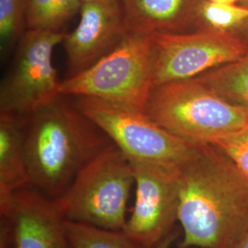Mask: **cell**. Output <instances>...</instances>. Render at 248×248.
I'll list each match as a JSON object with an SVG mask.
<instances>
[{
  "instance_id": "d6986e66",
  "label": "cell",
  "mask_w": 248,
  "mask_h": 248,
  "mask_svg": "<svg viewBox=\"0 0 248 248\" xmlns=\"http://www.w3.org/2000/svg\"><path fill=\"white\" fill-rule=\"evenodd\" d=\"M234 164L248 178V127L211 143Z\"/></svg>"
},
{
  "instance_id": "30bf717a",
  "label": "cell",
  "mask_w": 248,
  "mask_h": 248,
  "mask_svg": "<svg viewBox=\"0 0 248 248\" xmlns=\"http://www.w3.org/2000/svg\"><path fill=\"white\" fill-rule=\"evenodd\" d=\"M0 248H70L54 199L31 186L0 202Z\"/></svg>"
},
{
  "instance_id": "603a6c76",
  "label": "cell",
  "mask_w": 248,
  "mask_h": 248,
  "mask_svg": "<svg viewBox=\"0 0 248 248\" xmlns=\"http://www.w3.org/2000/svg\"><path fill=\"white\" fill-rule=\"evenodd\" d=\"M80 2L82 3V4H84V3H88V2H91V1H95V0H79Z\"/></svg>"
},
{
  "instance_id": "2e32d148",
  "label": "cell",
  "mask_w": 248,
  "mask_h": 248,
  "mask_svg": "<svg viewBox=\"0 0 248 248\" xmlns=\"http://www.w3.org/2000/svg\"><path fill=\"white\" fill-rule=\"evenodd\" d=\"M65 232L70 248H147L123 231L65 221Z\"/></svg>"
},
{
  "instance_id": "e0dca14e",
  "label": "cell",
  "mask_w": 248,
  "mask_h": 248,
  "mask_svg": "<svg viewBox=\"0 0 248 248\" xmlns=\"http://www.w3.org/2000/svg\"><path fill=\"white\" fill-rule=\"evenodd\" d=\"M27 31L25 0H0V52L9 57Z\"/></svg>"
},
{
  "instance_id": "8fae6325",
  "label": "cell",
  "mask_w": 248,
  "mask_h": 248,
  "mask_svg": "<svg viewBox=\"0 0 248 248\" xmlns=\"http://www.w3.org/2000/svg\"><path fill=\"white\" fill-rule=\"evenodd\" d=\"M79 22L62 42L67 78L85 71L120 45L128 31L120 0H95L82 4Z\"/></svg>"
},
{
  "instance_id": "277c9868",
  "label": "cell",
  "mask_w": 248,
  "mask_h": 248,
  "mask_svg": "<svg viewBox=\"0 0 248 248\" xmlns=\"http://www.w3.org/2000/svg\"><path fill=\"white\" fill-rule=\"evenodd\" d=\"M133 184L131 161L112 143L80 169L54 201L65 221L124 231Z\"/></svg>"
},
{
  "instance_id": "44dd1931",
  "label": "cell",
  "mask_w": 248,
  "mask_h": 248,
  "mask_svg": "<svg viewBox=\"0 0 248 248\" xmlns=\"http://www.w3.org/2000/svg\"><path fill=\"white\" fill-rule=\"evenodd\" d=\"M231 248H248V231Z\"/></svg>"
},
{
  "instance_id": "6da1fadb",
  "label": "cell",
  "mask_w": 248,
  "mask_h": 248,
  "mask_svg": "<svg viewBox=\"0 0 248 248\" xmlns=\"http://www.w3.org/2000/svg\"><path fill=\"white\" fill-rule=\"evenodd\" d=\"M180 248H231L248 231V178L211 144L178 167Z\"/></svg>"
},
{
  "instance_id": "9a60e30c",
  "label": "cell",
  "mask_w": 248,
  "mask_h": 248,
  "mask_svg": "<svg viewBox=\"0 0 248 248\" xmlns=\"http://www.w3.org/2000/svg\"><path fill=\"white\" fill-rule=\"evenodd\" d=\"M81 7L79 0H25L27 31H62Z\"/></svg>"
},
{
  "instance_id": "5bb4252c",
  "label": "cell",
  "mask_w": 248,
  "mask_h": 248,
  "mask_svg": "<svg viewBox=\"0 0 248 248\" xmlns=\"http://www.w3.org/2000/svg\"><path fill=\"white\" fill-rule=\"evenodd\" d=\"M197 78L226 100L248 108V53Z\"/></svg>"
},
{
  "instance_id": "3957f363",
  "label": "cell",
  "mask_w": 248,
  "mask_h": 248,
  "mask_svg": "<svg viewBox=\"0 0 248 248\" xmlns=\"http://www.w3.org/2000/svg\"><path fill=\"white\" fill-rule=\"evenodd\" d=\"M145 113L161 127L198 144L248 127V108L226 100L197 78L155 88Z\"/></svg>"
},
{
  "instance_id": "7c38bea8",
  "label": "cell",
  "mask_w": 248,
  "mask_h": 248,
  "mask_svg": "<svg viewBox=\"0 0 248 248\" xmlns=\"http://www.w3.org/2000/svg\"><path fill=\"white\" fill-rule=\"evenodd\" d=\"M128 33L175 31L194 20L196 0H120Z\"/></svg>"
},
{
  "instance_id": "52a82bcc",
  "label": "cell",
  "mask_w": 248,
  "mask_h": 248,
  "mask_svg": "<svg viewBox=\"0 0 248 248\" xmlns=\"http://www.w3.org/2000/svg\"><path fill=\"white\" fill-rule=\"evenodd\" d=\"M65 36L64 31H27L1 83L0 112L30 115L62 96L53 53Z\"/></svg>"
},
{
  "instance_id": "9c48e42d",
  "label": "cell",
  "mask_w": 248,
  "mask_h": 248,
  "mask_svg": "<svg viewBox=\"0 0 248 248\" xmlns=\"http://www.w3.org/2000/svg\"><path fill=\"white\" fill-rule=\"evenodd\" d=\"M130 161L136 192L123 232L143 247L154 248L178 221V167Z\"/></svg>"
},
{
  "instance_id": "7a4b0ae2",
  "label": "cell",
  "mask_w": 248,
  "mask_h": 248,
  "mask_svg": "<svg viewBox=\"0 0 248 248\" xmlns=\"http://www.w3.org/2000/svg\"><path fill=\"white\" fill-rule=\"evenodd\" d=\"M63 98L21 116L30 186L52 199L62 195L80 169L113 143Z\"/></svg>"
},
{
  "instance_id": "5b68a950",
  "label": "cell",
  "mask_w": 248,
  "mask_h": 248,
  "mask_svg": "<svg viewBox=\"0 0 248 248\" xmlns=\"http://www.w3.org/2000/svg\"><path fill=\"white\" fill-rule=\"evenodd\" d=\"M154 89L152 34L128 33L96 63L61 81L60 94L99 98L145 112Z\"/></svg>"
},
{
  "instance_id": "ac0fdd59",
  "label": "cell",
  "mask_w": 248,
  "mask_h": 248,
  "mask_svg": "<svg viewBox=\"0 0 248 248\" xmlns=\"http://www.w3.org/2000/svg\"><path fill=\"white\" fill-rule=\"evenodd\" d=\"M248 19V8L236 4L199 1L195 5L194 21L202 30L227 31Z\"/></svg>"
},
{
  "instance_id": "4fadbf2b",
  "label": "cell",
  "mask_w": 248,
  "mask_h": 248,
  "mask_svg": "<svg viewBox=\"0 0 248 248\" xmlns=\"http://www.w3.org/2000/svg\"><path fill=\"white\" fill-rule=\"evenodd\" d=\"M30 186L21 116L0 112V202Z\"/></svg>"
},
{
  "instance_id": "ba28073f",
  "label": "cell",
  "mask_w": 248,
  "mask_h": 248,
  "mask_svg": "<svg viewBox=\"0 0 248 248\" xmlns=\"http://www.w3.org/2000/svg\"><path fill=\"white\" fill-rule=\"evenodd\" d=\"M154 44V87L192 79L248 53L246 45L226 31L194 33L156 32Z\"/></svg>"
},
{
  "instance_id": "7402d4cb",
  "label": "cell",
  "mask_w": 248,
  "mask_h": 248,
  "mask_svg": "<svg viewBox=\"0 0 248 248\" xmlns=\"http://www.w3.org/2000/svg\"><path fill=\"white\" fill-rule=\"evenodd\" d=\"M199 1H207V2H215V3H225V4H236L240 1H247L248 0H196V3ZM196 5V4H195Z\"/></svg>"
},
{
  "instance_id": "ffe728a7",
  "label": "cell",
  "mask_w": 248,
  "mask_h": 248,
  "mask_svg": "<svg viewBox=\"0 0 248 248\" xmlns=\"http://www.w3.org/2000/svg\"><path fill=\"white\" fill-rule=\"evenodd\" d=\"M175 233L176 232H172L169 235H168L165 239L162 240L159 244L154 248H171L172 243L176 240V237H177V234H175Z\"/></svg>"
},
{
  "instance_id": "8992f818",
  "label": "cell",
  "mask_w": 248,
  "mask_h": 248,
  "mask_svg": "<svg viewBox=\"0 0 248 248\" xmlns=\"http://www.w3.org/2000/svg\"><path fill=\"white\" fill-rule=\"evenodd\" d=\"M71 98L130 160L179 167L200 149V144L169 133L135 108L99 98Z\"/></svg>"
}]
</instances>
